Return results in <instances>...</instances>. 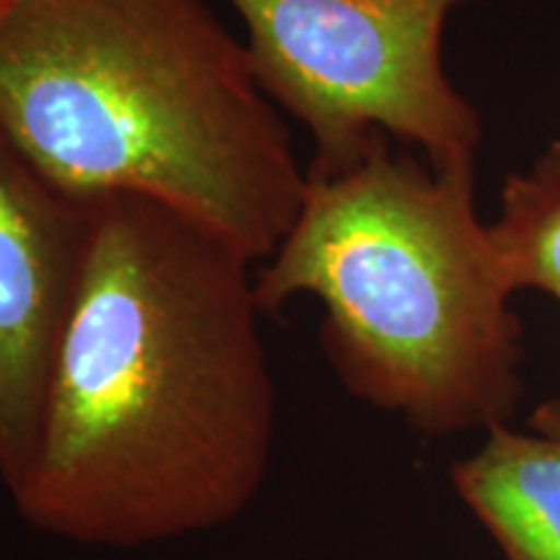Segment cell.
<instances>
[{
  "instance_id": "obj_1",
  "label": "cell",
  "mask_w": 560,
  "mask_h": 560,
  "mask_svg": "<svg viewBox=\"0 0 560 560\" xmlns=\"http://www.w3.org/2000/svg\"><path fill=\"white\" fill-rule=\"evenodd\" d=\"M252 265L164 202L94 198L37 444L9 493L21 522L136 550L226 527L257 501L278 389Z\"/></svg>"
},
{
  "instance_id": "obj_2",
  "label": "cell",
  "mask_w": 560,
  "mask_h": 560,
  "mask_svg": "<svg viewBox=\"0 0 560 560\" xmlns=\"http://www.w3.org/2000/svg\"><path fill=\"white\" fill-rule=\"evenodd\" d=\"M0 130L66 190L164 202L252 262L310 187L247 47L202 0H16Z\"/></svg>"
},
{
  "instance_id": "obj_3",
  "label": "cell",
  "mask_w": 560,
  "mask_h": 560,
  "mask_svg": "<svg viewBox=\"0 0 560 560\" xmlns=\"http://www.w3.org/2000/svg\"><path fill=\"white\" fill-rule=\"evenodd\" d=\"M306 177L296 221L255 276L262 312L317 299L342 387L412 431L506 423L520 319L475 210V164L433 170L380 138L346 170Z\"/></svg>"
},
{
  "instance_id": "obj_4",
  "label": "cell",
  "mask_w": 560,
  "mask_h": 560,
  "mask_svg": "<svg viewBox=\"0 0 560 560\" xmlns=\"http://www.w3.org/2000/svg\"><path fill=\"white\" fill-rule=\"evenodd\" d=\"M265 96L310 130L306 174H332L380 138L418 145L433 170L472 166L480 117L441 60L467 0H229Z\"/></svg>"
},
{
  "instance_id": "obj_5",
  "label": "cell",
  "mask_w": 560,
  "mask_h": 560,
  "mask_svg": "<svg viewBox=\"0 0 560 560\" xmlns=\"http://www.w3.org/2000/svg\"><path fill=\"white\" fill-rule=\"evenodd\" d=\"M94 198L47 177L0 130V482L24 478L55 348L86 265Z\"/></svg>"
},
{
  "instance_id": "obj_6",
  "label": "cell",
  "mask_w": 560,
  "mask_h": 560,
  "mask_svg": "<svg viewBox=\"0 0 560 560\" xmlns=\"http://www.w3.org/2000/svg\"><path fill=\"white\" fill-rule=\"evenodd\" d=\"M459 501L506 560H560V441L506 423L452 467Z\"/></svg>"
},
{
  "instance_id": "obj_7",
  "label": "cell",
  "mask_w": 560,
  "mask_h": 560,
  "mask_svg": "<svg viewBox=\"0 0 560 560\" xmlns=\"http://www.w3.org/2000/svg\"><path fill=\"white\" fill-rule=\"evenodd\" d=\"M488 236L511 291L537 289L560 301V143L506 179Z\"/></svg>"
},
{
  "instance_id": "obj_8",
  "label": "cell",
  "mask_w": 560,
  "mask_h": 560,
  "mask_svg": "<svg viewBox=\"0 0 560 560\" xmlns=\"http://www.w3.org/2000/svg\"><path fill=\"white\" fill-rule=\"evenodd\" d=\"M529 429L540 431L545 436H552L560 441V395L552 400L542 402L540 408L529 416Z\"/></svg>"
},
{
  "instance_id": "obj_9",
  "label": "cell",
  "mask_w": 560,
  "mask_h": 560,
  "mask_svg": "<svg viewBox=\"0 0 560 560\" xmlns=\"http://www.w3.org/2000/svg\"><path fill=\"white\" fill-rule=\"evenodd\" d=\"M13 3H16V0H0V16H3V13H5V11H9Z\"/></svg>"
}]
</instances>
